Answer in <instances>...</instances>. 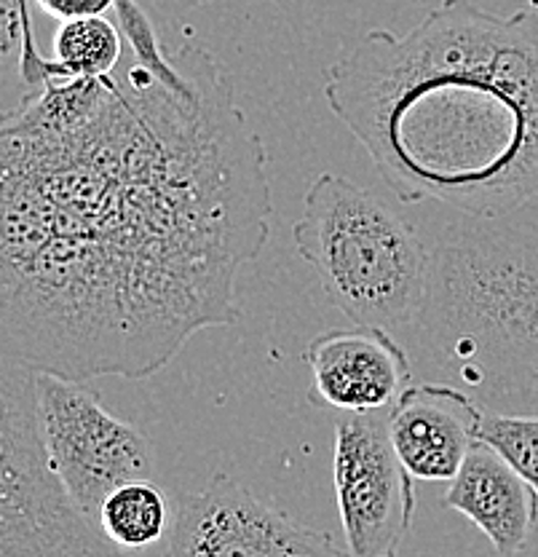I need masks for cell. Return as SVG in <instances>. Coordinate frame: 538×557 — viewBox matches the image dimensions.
I'll return each instance as SVG.
<instances>
[{
  "instance_id": "obj_10",
  "label": "cell",
  "mask_w": 538,
  "mask_h": 557,
  "mask_svg": "<svg viewBox=\"0 0 538 557\" xmlns=\"http://www.w3.org/2000/svg\"><path fill=\"white\" fill-rule=\"evenodd\" d=\"M483 416V405L453 383H410L389 410L391 443L415 480L450 483L477 445Z\"/></svg>"
},
{
  "instance_id": "obj_4",
  "label": "cell",
  "mask_w": 538,
  "mask_h": 557,
  "mask_svg": "<svg viewBox=\"0 0 538 557\" xmlns=\"http://www.w3.org/2000/svg\"><path fill=\"white\" fill-rule=\"evenodd\" d=\"M292 239L322 293L351 324L395 333L415 322L429 244L375 190L322 172L305 190Z\"/></svg>"
},
{
  "instance_id": "obj_14",
  "label": "cell",
  "mask_w": 538,
  "mask_h": 557,
  "mask_svg": "<svg viewBox=\"0 0 538 557\" xmlns=\"http://www.w3.org/2000/svg\"><path fill=\"white\" fill-rule=\"evenodd\" d=\"M477 443L499 450L512 463L514 472L528 480L538 493V416L485 410L477 429Z\"/></svg>"
},
{
  "instance_id": "obj_6",
  "label": "cell",
  "mask_w": 538,
  "mask_h": 557,
  "mask_svg": "<svg viewBox=\"0 0 538 557\" xmlns=\"http://www.w3.org/2000/svg\"><path fill=\"white\" fill-rule=\"evenodd\" d=\"M38 429L46 456L78 507L100 522L115 487L153 472V443L115 418L86 381L36 375Z\"/></svg>"
},
{
  "instance_id": "obj_5",
  "label": "cell",
  "mask_w": 538,
  "mask_h": 557,
  "mask_svg": "<svg viewBox=\"0 0 538 557\" xmlns=\"http://www.w3.org/2000/svg\"><path fill=\"white\" fill-rule=\"evenodd\" d=\"M38 370H0V557H132L71 496L38 429Z\"/></svg>"
},
{
  "instance_id": "obj_16",
  "label": "cell",
  "mask_w": 538,
  "mask_h": 557,
  "mask_svg": "<svg viewBox=\"0 0 538 557\" xmlns=\"http://www.w3.org/2000/svg\"><path fill=\"white\" fill-rule=\"evenodd\" d=\"M140 3L142 5L148 3L150 9H155L159 14L170 16V20H179V16L190 14V11L201 9V5L215 3V0H140Z\"/></svg>"
},
{
  "instance_id": "obj_9",
  "label": "cell",
  "mask_w": 538,
  "mask_h": 557,
  "mask_svg": "<svg viewBox=\"0 0 538 557\" xmlns=\"http://www.w3.org/2000/svg\"><path fill=\"white\" fill-rule=\"evenodd\" d=\"M311 370L309 399L340 416L395 408L413 379V359L395 333L351 324L320 333L303 354Z\"/></svg>"
},
{
  "instance_id": "obj_8",
  "label": "cell",
  "mask_w": 538,
  "mask_h": 557,
  "mask_svg": "<svg viewBox=\"0 0 538 557\" xmlns=\"http://www.w3.org/2000/svg\"><path fill=\"white\" fill-rule=\"evenodd\" d=\"M166 557H351L333 536L300 525L217 472L177 504Z\"/></svg>"
},
{
  "instance_id": "obj_1",
  "label": "cell",
  "mask_w": 538,
  "mask_h": 557,
  "mask_svg": "<svg viewBox=\"0 0 538 557\" xmlns=\"http://www.w3.org/2000/svg\"><path fill=\"white\" fill-rule=\"evenodd\" d=\"M271 212L263 137L196 40L49 81L0 135L3 357L73 381L159 373L239 322Z\"/></svg>"
},
{
  "instance_id": "obj_12",
  "label": "cell",
  "mask_w": 538,
  "mask_h": 557,
  "mask_svg": "<svg viewBox=\"0 0 538 557\" xmlns=\"http://www.w3.org/2000/svg\"><path fill=\"white\" fill-rule=\"evenodd\" d=\"M124 54L126 40L115 20H108L105 14L65 20L54 33V60L49 65V81L105 78L121 65Z\"/></svg>"
},
{
  "instance_id": "obj_13",
  "label": "cell",
  "mask_w": 538,
  "mask_h": 557,
  "mask_svg": "<svg viewBox=\"0 0 538 557\" xmlns=\"http://www.w3.org/2000/svg\"><path fill=\"white\" fill-rule=\"evenodd\" d=\"M170 525V509L159 485L145 480L115 487L100 509V528L124 549H142L161 542Z\"/></svg>"
},
{
  "instance_id": "obj_2",
  "label": "cell",
  "mask_w": 538,
  "mask_h": 557,
  "mask_svg": "<svg viewBox=\"0 0 538 557\" xmlns=\"http://www.w3.org/2000/svg\"><path fill=\"white\" fill-rule=\"evenodd\" d=\"M322 91L402 205L496 218L538 201L536 11L442 0L404 35L364 33Z\"/></svg>"
},
{
  "instance_id": "obj_17",
  "label": "cell",
  "mask_w": 538,
  "mask_h": 557,
  "mask_svg": "<svg viewBox=\"0 0 538 557\" xmlns=\"http://www.w3.org/2000/svg\"><path fill=\"white\" fill-rule=\"evenodd\" d=\"M530 5H534V11L538 14V0H530Z\"/></svg>"
},
{
  "instance_id": "obj_3",
  "label": "cell",
  "mask_w": 538,
  "mask_h": 557,
  "mask_svg": "<svg viewBox=\"0 0 538 557\" xmlns=\"http://www.w3.org/2000/svg\"><path fill=\"white\" fill-rule=\"evenodd\" d=\"M415 362L485 410L538 416V201L450 220L429 242Z\"/></svg>"
},
{
  "instance_id": "obj_11",
  "label": "cell",
  "mask_w": 538,
  "mask_h": 557,
  "mask_svg": "<svg viewBox=\"0 0 538 557\" xmlns=\"http://www.w3.org/2000/svg\"><path fill=\"white\" fill-rule=\"evenodd\" d=\"M442 507L464 515L488 536L501 557L525 549L538 525V493L490 445L477 443L450 480Z\"/></svg>"
},
{
  "instance_id": "obj_15",
  "label": "cell",
  "mask_w": 538,
  "mask_h": 557,
  "mask_svg": "<svg viewBox=\"0 0 538 557\" xmlns=\"http://www.w3.org/2000/svg\"><path fill=\"white\" fill-rule=\"evenodd\" d=\"M36 3L49 16L65 22V20H75V16L105 14L108 9H113L115 0H36Z\"/></svg>"
},
{
  "instance_id": "obj_7",
  "label": "cell",
  "mask_w": 538,
  "mask_h": 557,
  "mask_svg": "<svg viewBox=\"0 0 538 557\" xmlns=\"http://www.w3.org/2000/svg\"><path fill=\"white\" fill-rule=\"evenodd\" d=\"M333 478L351 557H399L413 528L415 478L391 443L389 410L335 421Z\"/></svg>"
}]
</instances>
